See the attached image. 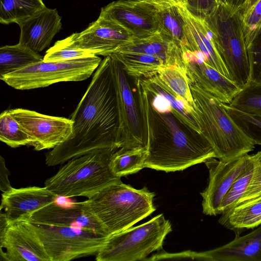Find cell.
I'll return each instance as SVG.
<instances>
[{
  "label": "cell",
  "mask_w": 261,
  "mask_h": 261,
  "mask_svg": "<svg viewBox=\"0 0 261 261\" xmlns=\"http://www.w3.org/2000/svg\"><path fill=\"white\" fill-rule=\"evenodd\" d=\"M99 16L126 29L134 39L151 36L158 32L159 9L152 0H119L101 8Z\"/></svg>",
  "instance_id": "cell-11"
},
{
  "label": "cell",
  "mask_w": 261,
  "mask_h": 261,
  "mask_svg": "<svg viewBox=\"0 0 261 261\" xmlns=\"http://www.w3.org/2000/svg\"><path fill=\"white\" fill-rule=\"evenodd\" d=\"M247 50L251 69V82L247 88L261 90V35Z\"/></svg>",
  "instance_id": "cell-38"
},
{
  "label": "cell",
  "mask_w": 261,
  "mask_h": 261,
  "mask_svg": "<svg viewBox=\"0 0 261 261\" xmlns=\"http://www.w3.org/2000/svg\"><path fill=\"white\" fill-rule=\"evenodd\" d=\"M252 171L253 163L251 158L245 171L236 179L220 203L219 214L221 216L218 222L221 225H225L237 203L244 194L250 181Z\"/></svg>",
  "instance_id": "cell-30"
},
{
  "label": "cell",
  "mask_w": 261,
  "mask_h": 261,
  "mask_svg": "<svg viewBox=\"0 0 261 261\" xmlns=\"http://www.w3.org/2000/svg\"><path fill=\"white\" fill-rule=\"evenodd\" d=\"M227 3L235 7L240 8L242 6L246 0H220Z\"/></svg>",
  "instance_id": "cell-43"
},
{
  "label": "cell",
  "mask_w": 261,
  "mask_h": 261,
  "mask_svg": "<svg viewBox=\"0 0 261 261\" xmlns=\"http://www.w3.org/2000/svg\"><path fill=\"white\" fill-rule=\"evenodd\" d=\"M181 50L190 84L198 85L227 105L242 90L233 81L208 65L200 53Z\"/></svg>",
  "instance_id": "cell-17"
},
{
  "label": "cell",
  "mask_w": 261,
  "mask_h": 261,
  "mask_svg": "<svg viewBox=\"0 0 261 261\" xmlns=\"http://www.w3.org/2000/svg\"><path fill=\"white\" fill-rule=\"evenodd\" d=\"M9 171L4 159L1 156L0 159V189L2 193L9 191L12 187L9 180Z\"/></svg>",
  "instance_id": "cell-40"
},
{
  "label": "cell",
  "mask_w": 261,
  "mask_h": 261,
  "mask_svg": "<svg viewBox=\"0 0 261 261\" xmlns=\"http://www.w3.org/2000/svg\"><path fill=\"white\" fill-rule=\"evenodd\" d=\"M0 140L12 148L31 145L32 139L9 112L3 111L0 115Z\"/></svg>",
  "instance_id": "cell-32"
},
{
  "label": "cell",
  "mask_w": 261,
  "mask_h": 261,
  "mask_svg": "<svg viewBox=\"0 0 261 261\" xmlns=\"http://www.w3.org/2000/svg\"><path fill=\"white\" fill-rule=\"evenodd\" d=\"M156 3H167L186 7L187 0H152Z\"/></svg>",
  "instance_id": "cell-41"
},
{
  "label": "cell",
  "mask_w": 261,
  "mask_h": 261,
  "mask_svg": "<svg viewBox=\"0 0 261 261\" xmlns=\"http://www.w3.org/2000/svg\"><path fill=\"white\" fill-rule=\"evenodd\" d=\"M154 196L146 188L136 189L120 180L86 200L111 235L131 227L153 213Z\"/></svg>",
  "instance_id": "cell-4"
},
{
  "label": "cell",
  "mask_w": 261,
  "mask_h": 261,
  "mask_svg": "<svg viewBox=\"0 0 261 261\" xmlns=\"http://www.w3.org/2000/svg\"><path fill=\"white\" fill-rule=\"evenodd\" d=\"M156 4L159 9L158 33L181 48L186 42V33L185 21L180 6L167 3Z\"/></svg>",
  "instance_id": "cell-25"
},
{
  "label": "cell",
  "mask_w": 261,
  "mask_h": 261,
  "mask_svg": "<svg viewBox=\"0 0 261 261\" xmlns=\"http://www.w3.org/2000/svg\"><path fill=\"white\" fill-rule=\"evenodd\" d=\"M117 52L148 54L161 58L167 67L174 65L185 67L181 48L158 33L145 38L134 39L132 43Z\"/></svg>",
  "instance_id": "cell-22"
},
{
  "label": "cell",
  "mask_w": 261,
  "mask_h": 261,
  "mask_svg": "<svg viewBox=\"0 0 261 261\" xmlns=\"http://www.w3.org/2000/svg\"><path fill=\"white\" fill-rule=\"evenodd\" d=\"M180 258L208 261H261V225L221 247L200 252H179Z\"/></svg>",
  "instance_id": "cell-19"
},
{
  "label": "cell",
  "mask_w": 261,
  "mask_h": 261,
  "mask_svg": "<svg viewBox=\"0 0 261 261\" xmlns=\"http://www.w3.org/2000/svg\"><path fill=\"white\" fill-rule=\"evenodd\" d=\"M242 13V23L248 49L261 35V0Z\"/></svg>",
  "instance_id": "cell-34"
},
{
  "label": "cell",
  "mask_w": 261,
  "mask_h": 261,
  "mask_svg": "<svg viewBox=\"0 0 261 261\" xmlns=\"http://www.w3.org/2000/svg\"><path fill=\"white\" fill-rule=\"evenodd\" d=\"M116 150H105L68 161L45 181L44 186L59 197L90 198L121 180L110 168L111 156Z\"/></svg>",
  "instance_id": "cell-5"
},
{
  "label": "cell",
  "mask_w": 261,
  "mask_h": 261,
  "mask_svg": "<svg viewBox=\"0 0 261 261\" xmlns=\"http://www.w3.org/2000/svg\"><path fill=\"white\" fill-rule=\"evenodd\" d=\"M62 17L56 9L46 7L19 22L18 43L38 53L48 46L62 28Z\"/></svg>",
  "instance_id": "cell-21"
},
{
  "label": "cell",
  "mask_w": 261,
  "mask_h": 261,
  "mask_svg": "<svg viewBox=\"0 0 261 261\" xmlns=\"http://www.w3.org/2000/svg\"><path fill=\"white\" fill-rule=\"evenodd\" d=\"M160 79L174 93L193 107L194 101L186 74V66H171L163 68L158 73Z\"/></svg>",
  "instance_id": "cell-31"
},
{
  "label": "cell",
  "mask_w": 261,
  "mask_h": 261,
  "mask_svg": "<svg viewBox=\"0 0 261 261\" xmlns=\"http://www.w3.org/2000/svg\"><path fill=\"white\" fill-rule=\"evenodd\" d=\"M25 220L37 224L77 227L110 236L87 200L72 203L68 205L54 202L34 212Z\"/></svg>",
  "instance_id": "cell-15"
},
{
  "label": "cell",
  "mask_w": 261,
  "mask_h": 261,
  "mask_svg": "<svg viewBox=\"0 0 261 261\" xmlns=\"http://www.w3.org/2000/svg\"><path fill=\"white\" fill-rule=\"evenodd\" d=\"M45 7L42 0H0V22L18 24Z\"/></svg>",
  "instance_id": "cell-29"
},
{
  "label": "cell",
  "mask_w": 261,
  "mask_h": 261,
  "mask_svg": "<svg viewBox=\"0 0 261 261\" xmlns=\"http://www.w3.org/2000/svg\"><path fill=\"white\" fill-rule=\"evenodd\" d=\"M204 19L232 81L242 90L247 88L251 82V69L240 10L220 1Z\"/></svg>",
  "instance_id": "cell-6"
},
{
  "label": "cell",
  "mask_w": 261,
  "mask_h": 261,
  "mask_svg": "<svg viewBox=\"0 0 261 261\" xmlns=\"http://www.w3.org/2000/svg\"><path fill=\"white\" fill-rule=\"evenodd\" d=\"M179 6L185 21L186 33V42L181 49L200 53L204 56L208 65L232 80L206 20L193 15L186 7Z\"/></svg>",
  "instance_id": "cell-18"
},
{
  "label": "cell",
  "mask_w": 261,
  "mask_h": 261,
  "mask_svg": "<svg viewBox=\"0 0 261 261\" xmlns=\"http://www.w3.org/2000/svg\"><path fill=\"white\" fill-rule=\"evenodd\" d=\"M250 161V155L246 154L229 162L217 161L213 158L204 162L209 170V180L207 187L200 193L203 214H220L219 207L223 197Z\"/></svg>",
  "instance_id": "cell-16"
},
{
  "label": "cell",
  "mask_w": 261,
  "mask_h": 261,
  "mask_svg": "<svg viewBox=\"0 0 261 261\" xmlns=\"http://www.w3.org/2000/svg\"><path fill=\"white\" fill-rule=\"evenodd\" d=\"M138 1H143V0H138Z\"/></svg>",
  "instance_id": "cell-44"
},
{
  "label": "cell",
  "mask_w": 261,
  "mask_h": 261,
  "mask_svg": "<svg viewBox=\"0 0 261 261\" xmlns=\"http://www.w3.org/2000/svg\"><path fill=\"white\" fill-rule=\"evenodd\" d=\"M171 224L159 214L139 226L110 235L95 255L97 261L144 260L151 253L162 249Z\"/></svg>",
  "instance_id": "cell-7"
},
{
  "label": "cell",
  "mask_w": 261,
  "mask_h": 261,
  "mask_svg": "<svg viewBox=\"0 0 261 261\" xmlns=\"http://www.w3.org/2000/svg\"><path fill=\"white\" fill-rule=\"evenodd\" d=\"M261 225V195L245 203L236 206L223 226L232 230L236 237L243 231Z\"/></svg>",
  "instance_id": "cell-26"
},
{
  "label": "cell",
  "mask_w": 261,
  "mask_h": 261,
  "mask_svg": "<svg viewBox=\"0 0 261 261\" xmlns=\"http://www.w3.org/2000/svg\"><path fill=\"white\" fill-rule=\"evenodd\" d=\"M220 0H187V9L193 15L204 19L211 14Z\"/></svg>",
  "instance_id": "cell-39"
},
{
  "label": "cell",
  "mask_w": 261,
  "mask_h": 261,
  "mask_svg": "<svg viewBox=\"0 0 261 261\" xmlns=\"http://www.w3.org/2000/svg\"><path fill=\"white\" fill-rule=\"evenodd\" d=\"M109 56L118 94L121 147H145L140 113L127 74L119 61Z\"/></svg>",
  "instance_id": "cell-14"
},
{
  "label": "cell",
  "mask_w": 261,
  "mask_h": 261,
  "mask_svg": "<svg viewBox=\"0 0 261 261\" xmlns=\"http://www.w3.org/2000/svg\"><path fill=\"white\" fill-rule=\"evenodd\" d=\"M8 111L30 136L31 146L35 150L53 149L66 141L72 134L73 121L71 119L22 108Z\"/></svg>",
  "instance_id": "cell-10"
},
{
  "label": "cell",
  "mask_w": 261,
  "mask_h": 261,
  "mask_svg": "<svg viewBox=\"0 0 261 261\" xmlns=\"http://www.w3.org/2000/svg\"><path fill=\"white\" fill-rule=\"evenodd\" d=\"M94 55H95L90 51L71 46L65 38L57 41L46 51L43 57V61L45 62L63 61Z\"/></svg>",
  "instance_id": "cell-35"
},
{
  "label": "cell",
  "mask_w": 261,
  "mask_h": 261,
  "mask_svg": "<svg viewBox=\"0 0 261 261\" xmlns=\"http://www.w3.org/2000/svg\"><path fill=\"white\" fill-rule=\"evenodd\" d=\"M250 155L253 163L252 176L246 191L236 206L245 203L261 195V150Z\"/></svg>",
  "instance_id": "cell-37"
},
{
  "label": "cell",
  "mask_w": 261,
  "mask_h": 261,
  "mask_svg": "<svg viewBox=\"0 0 261 261\" xmlns=\"http://www.w3.org/2000/svg\"><path fill=\"white\" fill-rule=\"evenodd\" d=\"M258 0H246L243 5L239 8L241 13L247 10L250 7L255 4Z\"/></svg>",
  "instance_id": "cell-42"
},
{
  "label": "cell",
  "mask_w": 261,
  "mask_h": 261,
  "mask_svg": "<svg viewBox=\"0 0 261 261\" xmlns=\"http://www.w3.org/2000/svg\"><path fill=\"white\" fill-rule=\"evenodd\" d=\"M0 249L5 261H51L35 224L25 219L10 222L0 233Z\"/></svg>",
  "instance_id": "cell-13"
},
{
  "label": "cell",
  "mask_w": 261,
  "mask_h": 261,
  "mask_svg": "<svg viewBox=\"0 0 261 261\" xmlns=\"http://www.w3.org/2000/svg\"><path fill=\"white\" fill-rule=\"evenodd\" d=\"M224 106L241 129L255 145L261 146V116L241 111L225 103Z\"/></svg>",
  "instance_id": "cell-33"
},
{
  "label": "cell",
  "mask_w": 261,
  "mask_h": 261,
  "mask_svg": "<svg viewBox=\"0 0 261 261\" xmlns=\"http://www.w3.org/2000/svg\"><path fill=\"white\" fill-rule=\"evenodd\" d=\"M58 197L45 186L12 188L9 191L2 193L1 210H4L11 222L25 219L36 210L56 202Z\"/></svg>",
  "instance_id": "cell-20"
},
{
  "label": "cell",
  "mask_w": 261,
  "mask_h": 261,
  "mask_svg": "<svg viewBox=\"0 0 261 261\" xmlns=\"http://www.w3.org/2000/svg\"><path fill=\"white\" fill-rule=\"evenodd\" d=\"M140 79L146 89L164 96L169 102L175 115L186 124L201 134L193 107L174 93L160 79L158 74L149 78Z\"/></svg>",
  "instance_id": "cell-23"
},
{
  "label": "cell",
  "mask_w": 261,
  "mask_h": 261,
  "mask_svg": "<svg viewBox=\"0 0 261 261\" xmlns=\"http://www.w3.org/2000/svg\"><path fill=\"white\" fill-rule=\"evenodd\" d=\"M43 60V57L19 43L0 48V76Z\"/></svg>",
  "instance_id": "cell-27"
},
{
  "label": "cell",
  "mask_w": 261,
  "mask_h": 261,
  "mask_svg": "<svg viewBox=\"0 0 261 261\" xmlns=\"http://www.w3.org/2000/svg\"><path fill=\"white\" fill-rule=\"evenodd\" d=\"M101 61L96 55L63 61L43 60L0 76V79L11 87L22 90L46 87L61 82L82 81L93 74Z\"/></svg>",
  "instance_id": "cell-8"
},
{
  "label": "cell",
  "mask_w": 261,
  "mask_h": 261,
  "mask_svg": "<svg viewBox=\"0 0 261 261\" xmlns=\"http://www.w3.org/2000/svg\"><path fill=\"white\" fill-rule=\"evenodd\" d=\"M66 39L71 46L106 57L132 43L134 38L118 23L99 16L85 30Z\"/></svg>",
  "instance_id": "cell-12"
},
{
  "label": "cell",
  "mask_w": 261,
  "mask_h": 261,
  "mask_svg": "<svg viewBox=\"0 0 261 261\" xmlns=\"http://www.w3.org/2000/svg\"><path fill=\"white\" fill-rule=\"evenodd\" d=\"M134 83L146 151L145 168L174 172L217 158L206 139L181 121L164 96L146 89L139 77Z\"/></svg>",
  "instance_id": "cell-2"
},
{
  "label": "cell",
  "mask_w": 261,
  "mask_h": 261,
  "mask_svg": "<svg viewBox=\"0 0 261 261\" xmlns=\"http://www.w3.org/2000/svg\"><path fill=\"white\" fill-rule=\"evenodd\" d=\"M190 88L201 134L217 159L229 162L254 150L255 143L236 123L224 103L198 85L190 84Z\"/></svg>",
  "instance_id": "cell-3"
},
{
  "label": "cell",
  "mask_w": 261,
  "mask_h": 261,
  "mask_svg": "<svg viewBox=\"0 0 261 261\" xmlns=\"http://www.w3.org/2000/svg\"><path fill=\"white\" fill-rule=\"evenodd\" d=\"M111 55L119 61L126 74L134 79L152 77L167 67L161 58L148 54L116 52Z\"/></svg>",
  "instance_id": "cell-24"
},
{
  "label": "cell",
  "mask_w": 261,
  "mask_h": 261,
  "mask_svg": "<svg viewBox=\"0 0 261 261\" xmlns=\"http://www.w3.org/2000/svg\"><path fill=\"white\" fill-rule=\"evenodd\" d=\"M146 151L145 147L132 148L121 147L112 155L110 168L112 173L121 177L138 172L145 168Z\"/></svg>",
  "instance_id": "cell-28"
},
{
  "label": "cell",
  "mask_w": 261,
  "mask_h": 261,
  "mask_svg": "<svg viewBox=\"0 0 261 261\" xmlns=\"http://www.w3.org/2000/svg\"><path fill=\"white\" fill-rule=\"evenodd\" d=\"M239 110L261 116V90H242L228 105Z\"/></svg>",
  "instance_id": "cell-36"
},
{
  "label": "cell",
  "mask_w": 261,
  "mask_h": 261,
  "mask_svg": "<svg viewBox=\"0 0 261 261\" xmlns=\"http://www.w3.org/2000/svg\"><path fill=\"white\" fill-rule=\"evenodd\" d=\"M35 224L51 261L96 255L109 236L77 227Z\"/></svg>",
  "instance_id": "cell-9"
},
{
  "label": "cell",
  "mask_w": 261,
  "mask_h": 261,
  "mask_svg": "<svg viewBox=\"0 0 261 261\" xmlns=\"http://www.w3.org/2000/svg\"><path fill=\"white\" fill-rule=\"evenodd\" d=\"M70 119L72 134L45 153L47 166L63 164L87 154L121 147L118 94L110 56L101 61Z\"/></svg>",
  "instance_id": "cell-1"
}]
</instances>
